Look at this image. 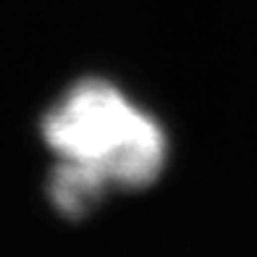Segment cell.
Here are the masks:
<instances>
[{"instance_id": "1", "label": "cell", "mask_w": 257, "mask_h": 257, "mask_svg": "<svg viewBox=\"0 0 257 257\" xmlns=\"http://www.w3.org/2000/svg\"><path fill=\"white\" fill-rule=\"evenodd\" d=\"M55 166L48 197L63 218H84L108 192L145 189L168 163L166 128L105 79H81L42 118Z\"/></svg>"}]
</instances>
